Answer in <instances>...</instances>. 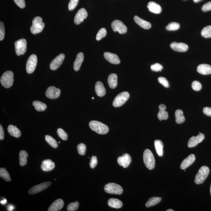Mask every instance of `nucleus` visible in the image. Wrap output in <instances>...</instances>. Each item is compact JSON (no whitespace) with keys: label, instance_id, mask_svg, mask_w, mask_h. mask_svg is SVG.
Here are the masks:
<instances>
[{"label":"nucleus","instance_id":"1","mask_svg":"<svg viewBox=\"0 0 211 211\" xmlns=\"http://www.w3.org/2000/svg\"><path fill=\"white\" fill-rule=\"evenodd\" d=\"M89 125L91 130L99 134H106L109 131L107 126L98 121H91Z\"/></svg>","mask_w":211,"mask_h":211},{"label":"nucleus","instance_id":"2","mask_svg":"<svg viewBox=\"0 0 211 211\" xmlns=\"http://www.w3.org/2000/svg\"><path fill=\"white\" fill-rule=\"evenodd\" d=\"M144 163L147 168L151 170L154 169L155 166V158L153 154L149 149L145 150L143 154Z\"/></svg>","mask_w":211,"mask_h":211},{"label":"nucleus","instance_id":"3","mask_svg":"<svg viewBox=\"0 0 211 211\" xmlns=\"http://www.w3.org/2000/svg\"><path fill=\"white\" fill-rule=\"evenodd\" d=\"M14 74L11 71L8 70L4 73L1 78V83L5 88H10L13 85Z\"/></svg>","mask_w":211,"mask_h":211},{"label":"nucleus","instance_id":"4","mask_svg":"<svg viewBox=\"0 0 211 211\" xmlns=\"http://www.w3.org/2000/svg\"><path fill=\"white\" fill-rule=\"evenodd\" d=\"M33 25L30 28V30L33 34H36L41 32L45 27V23L43 22L42 18L37 16L33 19Z\"/></svg>","mask_w":211,"mask_h":211},{"label":"nucleus","instance_id":"5","mask_svg":"<svg viewBox=\"0 0 211 211\" xmlns=\"http://www.w3.org/2000/svg\"><path fill=\"white\" fill-rule=\"evenodd\" d=\"M209 173V169L208 166H203L198 170L195 176V182L196 184L203 183L207 177Z\"/></svg>","mask_w":211,"mask_h":211},{"label":"nucleus","instance_id":"6","mask_svg":"<svg viewBox=\"0 0 211 211\" xmlns=\"http://www.w3.org/2000/svg\"><path fill=\"white\" fill-rule=\"evenodd\" d=\"M27 41L25 39H21L15 41V47L16 55L19 56L24 55L27 51Z\"/></svg>","mask_w":211,"mask_h":211},{"label":"nucleus","instance_id":"7","mask_svg":"<svg viewBox=\"0 0 211 211\" xmlns=\"http://www.w3.org/2000/svg\"><path fill=\"white\" fill-rule=\"evenodd\" d=\"M130 97L129 93L126 91L120 93L114 98L113 105L115 107H119L125 104Z\"/></svg>","mask_w":211,"mask_h":211},{"label":"nucleus","instance_id":"8","mask_svg":"<svg viewBox=\"0 0 211 211\" xmlns=\"http://www.w3.org/2000/svg\"><path fill=\"white\" fill-rule=\"evenodd\" d=\"M104 190L108 194L120 195L123 192V188L119 184L115 183H109L105 186Z\"/></svg>","mask_w":211,"mask_h":211},{"label":"nucleus","instance_id":"9","mask_svg":"<svg viewBox=\"0 0 211 211\" xmlns=\"http://www.w3.org/2000/svg\"><path fill=\"white\" fill-rule=\"evenodd\" d=\"M37 63V55L34 54L30 55L26 63V71L28 73H31L35 70Z\"/></svg>","mask_w":211,"mask_h":211},{"label":"nucleus","instance_id":"10","mask_svg":"<svg viewBox=\"0 0 211 211\" xmlns=\"http://www.w3.org/2000/svg\"><path fill=\"white\" fill-rule=\"evenodd\" d=\"M112 30L114 32L118 31L120 34H124L127 31V28L123 22L119 20H116L111 24Z\"/></svg>","mask_w":211,"mask_h":211},{"label":"nucleus","instance_id":"11","mask_svg":"<svg viewBox=\"0 0 211 211\" xmlns=\"http://www.w3.org/2000/svg\"><path fill=\"white\" fill-rule=\"evenodd\" d=\"M51 183L50 182H47L41 183L38 185L34 186L29 191V193L30 194H34L44 191L51 186Z\"/></svg>","mask_w":211,"mask_h":211},{"label":"nucleus","instance_id":"12","mask_svg":"<svg viewBox=\"0 0 211 211\" xmlns=\"http://www.w3.org/2000/svg\"><path fill=\"white\" fill-rule=\"evenodd\" d=\"M60 94V89L54 86L48 87L45 92V95L47 98L52 99L58 98Z\"/></svg>","mask_w":211,"mask_h":211},{"label":"nucleus","instance_id":"13","mask_svg":"<svg viewBox=\"0 0 211 211\" xmlns=\"http://www.w3.org/2000/svg\"><path fill=\"white\" fill-rule=\"evenodd\" d=\"M65 57V55L64 54H60L56 57L50 64V67L51 70H55L58 69L63 63Z\"/></svg>","mask_w":211,"mask_h":211},{"label":"nucleus","instance_id":"14","mask_svg":"<svg viewBox=\"0 0 211 211\" xmlns=\"http://www.w3.org/2000/svg\"><path fill=\"white\" fill-rule=\"evenodd\" d=\"M205 138V135L202 133L199 132L198 136L195 137L193 136L188 141V148H192L196 146L198 144L202 142Z\"/></svg>","mask_w":211,"mask_h":211},{"label":"nucleus","instance_id":"15","mask_svg":"<svg viewBox=\"0 0 211 211\" xmlns=\"http://www.w3.org/2000/svg\"><path fill=\"white\" fill-rule=\"evenodd\" d=\"M88 16V13L84 8L80 9L75 16L74 22L76 25L80 24Z\"/></svg>","mask_w":211,"mask_h":211},{"label":"nucleus","instance_id":"16","mask_svg":"<svg viewBox=\"0 0 211 211\" xmlns=\"http://www.w3.org/2000/svg\"><path fill=\"white\" fill-rule=\"evenodd\" d=\"M170 47L173 51L178 52H185L188 48V45L184 43L173 42L170 44Z\"/></svg>","mask_w":211,"mask_h":211},{"label":"nucleus","instance_id":"17","mask_svg":"<svg viewBox=\"0 0 211 211\" xmlns=\"http://www.w3.org/2000/svg\"><path fill=\"white\" fill-rule=\"evenodd\" d=\"M131 162V157L128 154H125L123 156L119 157L117 159L119 164L125 168L128 167Z\"/></svg>","mask_w":211,"mask_h":211},{"label":"nucleus","instance_id":"18","mask_svg":"<svg viewBox=\"0 0 211 211\" xmlns=\"http://www.w3.org/2000/svg\"><path fill=\"white\" fill-rule=\"evenodd\" d=\"M104 55L106 59L111 63L119 64L120 63V59L116 54L109 52H105L104 53Z\"/></svg>","mask_w":211,"mask_h":211},{"label":"nucleus","instance_id":"19","mask_svg":"<svg viewBox=\"0 0 211 211\" xmlns=\"http://www.w3.org/2000/svg\"><path fill=\"white\" fill-rule=\"evenodd\" d=\"M55 166V163L51 159H47L43 161L41 167L43 171L48 172L53 170Z\"/></svg>","mask_w":211,"mask_h":211},{"label":"nucleus","instance_id":"20","mask_svg":"<svg viewBox=\"0 0 211 211\" xmlns=\"http://www.w3.org/2000/svg\"><path fill=\"white\" fill-rule=\"evenodd\" d=\"M195 159V155L194 154H191L183 161L181 163V166H180V167L182 170H184V169L187 168L188 166H191L194 163Z\"/></svg>","mask_w":211,"mask_h":211},{"label":"nucleus","instance_id":"21","mask_svg":"<svg viewBox=\"0 0 211 211\" xmlns=\"http://www.w3.org/2000/svg\"><path fill=\"white\" fill-rule=\"evenodd\" d=\"M64 202L63 200L59 198L54 201L51 204L49 208L48 211H58L62 209L64 206Z\"/></svg>","mask_w":211,"mask_h":211},{"label":"nucleus","instance_id":"22","mask_svg":"<svg viewBox=\"0 0 211 211\" xmlns=\"http://www.w3.org/2000/svg\"><path fill=\"white\" fill-rule=\"evenodd\" d=\"M159 111L158 114V118L159 120H166L168 118L169 115L167 112L166 111V106L162 104L159 105Z\"/></svg>","mask_w":211,"mask_h":211},{"label":"nucleus","instance_id":"23","mask_svg":"<svg viewBox=\"0 0 211 211\" xmlns=\"http://www.w3.org/2000/svg\"><path fill=\"white\" fill-rule=\"evenodd\" d=\"M198 73L202 75L211 74V66L210 65L202 64L199 65L197 69Z\"/></svg>","mask_w":211,"mask_h":211},{"label":"nucleus","instance_id":"24","mask_svg":"<svg viewBox=\"0 0 211 211\" xmlns=\"http://www.w3.org/2000/svg\"><path fill=\"white\" fill-rule=\"evenodd\" d=\"M148 8L150 12L155 14H159L162 12L161 7L158 4L152 1L148 3Z\"/></svg>","mask_w":211,"mask_h":211},{"label":"nucleus","instance_id":"25","mask_svg":"<svg viewBox=\"0 0 211 211\" xmlns=\"http://www.w3.org/2000/svg\"><path fill=\"white\" fill-rule=\"evenodd\" d=\"M84 54L82 52H80L77 54L76 60L73 63V69L76 71L80 70L81 64L84 60Z\"/></svg>","mask_w":211,"mask_h":211},{"label":"nucleus","instance_id":"26","mask_svg":"<svg viewBox=\"0 0 211 211\" xmlns=\"http://www.w3.org/2000/svg\"><path fill=\"white\" fill-rule=\"evenodd\" d=\"M134 20L135 23L138 24L139 26L145 30H148L150 29L151 27V23L146 21L143 20L138 16H134Z\"/></svg>","mask_w":211,"mask_h":211},{"label":"nucleus","instance_id":"27","mask_svg":"<svg viewBox=\"0 0 211 211\" xmlns=\"http://www.w3.org/2000/svg\"><path fill=\"white\" fill-rule=\"evenodd\" d=\"M95 91L97 95L99 97H103L106 93V90L101 81H98L95 85Z\"/></svg>","mask_w":211,"mask_h":211},{"label":"nucleus","instance_id":"28","mask_svg":"<svg viewBox=\"0 0 211 211\" xmlns=\"http://www.w3.org/2000/svg\"><path fill=\"white\" fill-rule=\"evenodd\" d=\"M8 131L9 134L13 137L19 138L21 135V133L19 129L13 125H10L8 127Z\"/></svg>","mask_w":211,"mask_h":211},{"label":"nucleus","instance_id":"29","mask_svg":"<svg viewBox=\"0 0 211 211\" xmlns=\"http://www.w3.org/2000/svg\"><path fill=\"white\" fill-rule=\"evenodd\" d=\"M108 81L111 88H116L117 85V76L115 73H111L108 76Z\"/></svg>","mask_w":211,"mask_h":211},{"label":"nucleus","instance_id":"30","mask_svg":"<svg viewBox=\"0 0 211 211\" xmlns=\"http://www.w3.org/2000/svg\"><path fill=\"white\" fill-rule=\"evenodd\" d=\"M108 206L115 209H119L123 206V202L115 198H111L108 200Z\"/></svg>","mask_w":211,"mask_h":211},{"label":"nucleus","instance_id":"31","mask_svg":"<svg viewBox=\"0 0 211 211\" xmlns=\"http://www.w3.org/2000/svg\"><path fill=\"white\" fill-rule=\"evenodd\" d=\"M155 146L156 148L157 153L159 156H162L163 155V143L160 140H155Z\"/></svg>","mask_w":211,"mask_h":211},{"label":"nucleus","instance_id":"32","mask_svg":"<svg viewBox=\"0 0 211 211\" xmlns=\"http://www.w3.org/2000/svg\"><path fill=\"white\" fill-rule=\"evenodd\" d=\"M175 116L176 117V123L178 124L184 123L185 121L184 113L181 109H178L176 110L175 113Z\"/></svg>","mask_w":211,"mask_h":211},{"label":"nucleus","instance_id":"33","mask_svg":"<svg viewBox=\"0 0 211 211\" xmlns=\"http://www.w3.org/2000/svg\"><path fill=\"white\" fill-rule=\"evenodd\" d=\"M28 156L27 152L24 150L21 151L19 153V163L20 166H23L27 163V158Z\"/></svg>","mask_w":211,"mask_h":211},{"label":"nucleus","instance_id":"34","mask_svg":"<svg viewBox=\"0 0 211 211\" xmlns=\"http://www.w3.org/2000/svg\"><path fill=\"white\" fill-rule=\"evenodd\" d=\"M33 105L36 110L38 112H42L46 109L47 105L45 103L40 101H34L33 102Z\"/></svg>","mask_w":211,"mask_h":211},{"label":"nucleus","instance_id":"35","mask_svg":"<svg viewBox=\"0 0 211 211\" xmlns=\"http://www.w3.org/2000/svg\"><path fill=\"white\" fill-rule=\"evenodd\" d=\"M162 200V198L159 197H152L148 200V202L145 204V206L148 208L150 207L155 206L159 203Z\"/></svg>","mask_w":211,"mask_h":211},{"label":"nucleus","instance_id":"36","mask_svg":"<svg viewBox=\"0 0 211 211\" xmlns=\"http://www.w3.org/2000/svg\"><path fill=\"white\" fill-rule=\"evenodd\" d=\"M0 176L5 181H9L11 180L10 175L6 169L4 168H1L0 169Z\"/></svg>","mask_w":211,"mask_h":211},{"label":"nucleus","instance_id":"37","mask_svg":"<svg viewBox=\"0 0 211 211\" xmlns=\"http://www.w3.org/2000/svg\"><path fill=\"white\" fill-rule=\"evenodd\" d=\"M201 35L205 38L211 37V26H206L201 30Z\"/></svg>","mask_w":211,"mask_h":211},{"label":"nucleus","instance_id":"38","mask_svg":"<svg viewBox=\"0 0 211 211\" xmlns=\"http://www.w3.org/2000/svg\"><path fill=\"white\" fill-rule=\"evenodd\" d=\"M45 141L53 148H56L58 147V144L56 141L51 136L47 135L45 137Z\"/></svg>","mask_w":211,"mask_h":211},{"label":"nucleus","instance_id":"39","mask_svg":"<svg viewBox=\"0 0 211 211\" xmlns=\"http://www.w3.org/2000/svg\"><path fill=\"white\" fill-rule=\"evenodd\" d=\"M180 27V25L176 22H172L169 23L166 26V30H178Z\"/></svg>","mask_w":211,"mask_h":211},{"label":"nucleus","instance_id":"40","mask_svg":"<svg viewBox=\"0 0 211 211\" xmlns=\"http://www.w3.org/2000/svg\"><path fill=\"white\" fill-rule=\"evenodd\" d=\"M107 31L106 29L105 28H102L99 30L96 35V40L98 41L101 40V39L104 38L106 36Z\"/></svg>","mask_w":211,"mask_h":211},{"label":"nucleus","instance_id":"41","mask_svg":"<svg viewBox=\"0 0 211 211\" xmlns=\"http://www.w3.org/2000/svg\"><path fill=\"white\" fill-rule=\"evenodd\" d=\"M79 202L76 201L74 202H72L69 204L67 206V210L69 211H75L77 210L79 207Z\"/></svg>","mask_w":211,"mask_h":211},{"label":"nucleus","instance_id":"42","mask_svg":"<svg viewBox=\"0 0 211 211\" xmlns=\"http://www.w3.org/2000/svg\"><path fill=\"white\" fill-rule=\"evenodd\" d=\"M57 134L59 138L62 139L63 141H66L67 140L68 136L67 133L65 132L63 129L59 128L57 130Z\"/></svg>","mask_w":211,"mask_h":211},{"label":"nucleus","instance_id":"43","mask_svg":"<svg viewBox=\"0 0 211 211\" xmlns=\"http://www.w3.org/2000/svg\"><path fill=\"white\" fill-rule=\"evenodd\" d=\"M77 149L78 153L80 155H84L86 153L87 147L85 144L80 143L77 145Z\"/></svg>","mask_w":211,"mask_h":211},{"label":"nucleus","instance_id":"44","mask_svg":"<svg viewBox=\"0 0 211 211\" xmlns=\"http://www.w3.org/2000/svg\"><path fill=\"white\" fill-rule=\"evenodd\" d=\"M191 87L194 91H200L202 88V85L199 82L195 80L191 84Z\"/></svg>","mask_w":211,"mask_h":211},{"label":"nucleus","instance_id":"45","mask_svg":"<svg viewBox=\"0 0 211 211\" xmlns=\"http://www.w3.org/2000/svg\"><path fill=\"white\" fill-rule=\"evenodd\" d=\"M79 0H70L68 5L69 10H73L78 5Z\"/></svg>","mask_w":211,"mask_h":211},{"label":"nucleus","instance_id":"46","mask_svg":"<svg viewBox=\"0 0 211 211\" xmlns=\"http://www.w3.org/2000/svg\"><path fill=\"white\" fill-rule=\"evenodd\" d=\"M163 68V66L158 63H155L151 66V70L155 72L161 71Z\"/></svg>","mask_w":211,"mask_h":211},{"label":"nucleus","instance_id":"47","mask_svg":"<svg viewBox=\"0 0 211 211\" xmlns=\"http://www.w3.org/2000/svg\"><path fill=\"white\" fill-rule=\"evenodd\" d=\"M5 37V28L4 23L0 22V40L2 41Z\"/></svg>","mask_w":211,"mask_h":211},{"label":"nucleus","instance_id":"48","mask_svg":"<svg viewBox=\"0 0 211 211\" xmlns=\"http://www.w3.org/2000/svg\"><path fill=\"white\" fill-rule=\"evenodd\" d=\"M158 81L161 84L164 86L166 88H168L169 84L168 81L165 77H160L158 78Z\"/></svg>","mask_w":211,"mask_h":211},{"label":"nucleus","instance_id":"49","mask_svg":"<svg viewBox=\"0 0 211 211\" xmlns=\"http://www.w3.org/2000/svg\"><path fill=\"white\" fill-rule=\"evenodd\" d=\"M98 161L97 157L92 156L90 162V166L91 169H94L98 164Z\"/></svg>","mask_w":211,"mask_h":211},{"label":"nucleus","instance_id":"50","mask_svg":"<svg viewBox=\"0 0 211 211\" xmlns=\"http://www.w3.org/2000/svg\"><path fill=\"white\" fill-rule=\"evenodd\" d=\"M202 10L204 12H208L211 10V1L206 3L205 5H202Z\"/></svg>","mask_w":211,"mask_h":211},{"label":"nucleus","instance_id":"51","mask_svg":"<svg viewBox=\"0 0 211 211\" xmlns=\"http://www.w3.org/2000/svg\"><path fill=\"white\" fill-rule=\"evenodd\" d=\"M15 4L21 8L25 7V2L24 0H14Z\"/></svg>","mask_w":211,"mask_h":211},{"label":"nucleus","instance_id":"52","mask_svg":"<svg viewBox=\"0 0 211 211\" xmlns=\"http://www.w3.org/2000/svg\"><path fill=\"white\" fill-rule=\"evenodd\" d=\"M203 112L204 114L207 116H211V108L205 107L203 108Z\"/></svg>","mask_w":211,"mask_h":211},{"label":"nucleus","instance_id":"53","mask_svg":"<svg viewBox=\"0 0 211 211\" xmlns=\"http://www.w3.org/2000/svg\"><path fill=\"white\" fill-rule=\"evenodd\" d=\"M4 137H5V133H4L2 126L1 124L0 125V140H3Z\"/></svg>","mask_w":211,"mask_h":211},{"label":"nucleus","instance_id":"54","mask_svg":"<svg viewBox=\"0 0 211 211\" xmlns=\"http://www.w3.org/2000/svg\"><path fill=\"white\" fill-rule=\"evenodd\" d=\"M14 209V207L12 205H9L8 207V209L9 211H12Z\"/></svg>","mask_w":211,"mask_h":211},{"label":"nucleus","instance_id":"55","mask_svg":"<svg viewBox=\"0 0 211 211\" xmlns=\"http://www.w3.org/2000/svg\"><path fill=\"white\" fill-rule=\"evenodd\" d=\"M7 202L6 200L4 199L3 200L1 201V203L2 204H6Z\"/></svg>","mask_w":211,"mask_h":211},{"label":"nucleus","instance_id":"56","mask_svg":"<svg viewBox=\"0 0 211 211\" xmlns=\"http://www.w3.org/2000/svg\"><path fill=\"white\" fill-rule=\"evenodd\" d=\"M201 1H202V0H193V1L195 2H198Z\"/></svg>","mask_w":211,"mask_h":211},{"label":"nucleus","instance_id":"57","mask_svg":"<svg viewBox=\"0 0 211 211\" xmlns=\"http://www.w3.org/2000/svg\"><path fill=\"white\" fill-rule=\"evenodd\" d=\"M166 211H173L174 210L172 209H168L166 210Z\"/></svg>","mask_w":211,"mask_h":211},{"label":"nucleus","instance_id":"58","mask_svg":"<svg viewBox=\"0 0 211 211\" xmlns=\"http://www.w3.org/2000/svg\"><path fill=\"white\" fill-rule=\"evenodd\" d=\"M210 194H211V184L210 188Z\"/></svg>","mask_w":211,"mask_h":211},{"label":"nucleus","instance_id":"59","mask_svg":"<svg viewBox=\"0 0 211 211\" xmlns=\"http://www.w3.org/2000/svg\"><path fill=\"white\" fill-rule=\"evenodd\" d=\"M59 143H60V141H59Z\"/></svg>","mask_w":211,"mask_h":211},{"label":"nucleus","instance_id":"60","mask_svg":"<svg viewBox=\"0 0 211 211\" xmlns=\"http://www.w3.org/2000/svg\"><path fill=\"white\" fill-rule=\"evenodd\" d=\"M92 98V99H94V98Z\"/></svg>","mask_w":211,"mask_h":211}]
</instances>
